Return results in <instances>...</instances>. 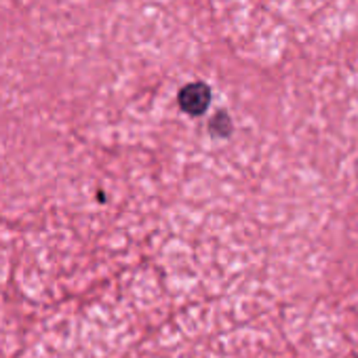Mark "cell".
Segmentation results:
<instances>
[{"label": "cell", "mask_w": 358, "mask_h": 358, "mask_svg": "<svg viewBox=\"0 0 358 358\" xmlns=\"http://www.w3.org/2000/svg\"><path fill=\"white\" fill-rule=\"evenodd\" d=\"M182 103H184V108H186L188 112H192V114L203 112V110L207 108V103H209V91H207V87H203V85H192V87H188V89L182 93Z\"/></svg>", "instance_id": "obj_1"}]
</instances>
